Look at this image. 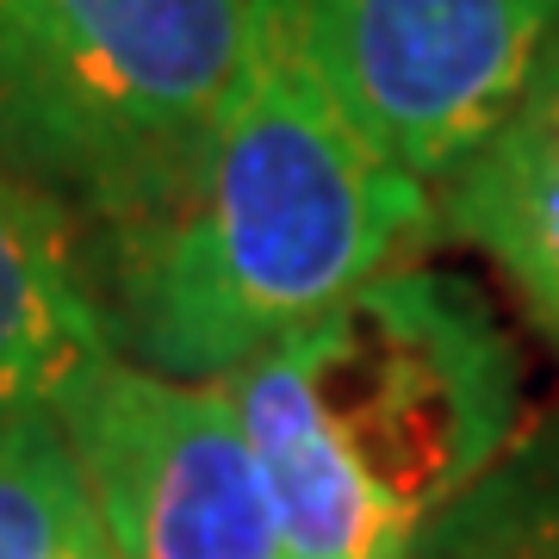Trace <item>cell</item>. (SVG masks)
<instances>
[{
  "label": "cell",
  "instance_id": "1",
  "mask_svg": "<svg viewBox=\"0 0 559 559\" xmlns=\"http://www.w3.org/2000/svg\"><path fill=\"white\" fill-rule=\"evenodd\" d=\"M436 230V187L348 119L293 13L255 0V44L200 168L150 218L94 237V280L119 355L230 380L411 267Z\"/></svg>",
  "mask_w": 559,
  "mask_h": 559
},
{
  "label": "cell",
  "instance_id": "2",
  "mask_svg": "<svg viewBox=\"0 0 559 559\" xmlns=\"http://www.w3.org/2000/svg\"><path fill=\"white\" fill-rule=\"evenodd\" d=\"M286 559H411L522 436V355L460 274L392 267L237 367Z\"/></svg>",
  "mask_w": 559,
  "mask_h": 559
},
{
  "label": "cell",
  "instance_id": "3",
  "mask_svg": "<svg viewBox=\"0 0 559 559\" xmlns=\"http://www.w3.org/2000/svg\"><path fill=\"white\" fill-rule=\"evenodd\" d=\"M255 44V0H0V162L81 224L187 187Z\"/></svg>",
  "mask_w": 559,
  "mask_h": 559
},
{
  "label": "cell",
  "instance_id": "4",
  "mask_svg": "<svg viewBox=\"0 0 559 559\" xmlns=\"http://www.w3.org/2000/svg\"><path fill=\"white\" fill-rule=\"evenodd\" d=\"M57 429L112 559H286L274 491L224 380H175L112 355L69 392Z\"/></svg>",
  "mask_w": 559,
  "mask_h": 559
},
{
  "label": "cell",
  "instance_id": "5",
  "mask_svg": "<svg viewBox=\"0 0 559 559\" xmlns=\"http://www.w3.org/2000/svg\"><path fill=\"white\" fill-rule=\"evenodd\" d=\"M348 119L441 187L528 87L559 0H280Z\"/></svg>",
  "mask_w": 559,
  "mask_h": 559
},
{
  "label": "cell",
  "instance_id": "6",
  "mask_svg": "<svg viewBox=\"0 0 559 559\" xmlns=\"http://www.w3.org/2000/svg\"><path fill=\"white\" fill-rule=\"evenodd\" d=\"M119 355L81 224L0 162V429L57 417Z\"/></svg>",
  "mask_w": 559,
  "mask_h": 559
},
{
  "label": "cell",
  "instance_id": "7",
  "mask_svg": "<svg viewBox=\"0 0 559 559\" xmlns=\"http://www.w3.org/2000/svg\"><path fill=\"white\" fill-rule=\"evenodd\" d=\"M441 237L479 249L547 342H559V32L503 124L436 187Z\"/></svg>",
  "mask_w": 559,
  "mask_h": 559
},
{
  "label": "cell",
  "instance_id": "8",
  "mask_svg": "<svg viewBox=\"0 0 559 559\" xmlns=\"http://www.w3.org/2000/svg\"><path fill=\"white\" fill-rule=\"evenodd\" d=\"M411 559H559V411L522 429Z\"/></svg>",
  "mask_w": 559,
  "mask_h": 559
},
{
  "label": "cell",
  "instance_id": "9",
  "mask_svg": "<svg viewBox=\"0 0 559 559\" xmlns=\"http://www.w3.org/2000/svg\"><path fill=\"white\" fill-rule=\"evenodd\" d=\"M0 559H112L57 417L0 429Z\"/></svg>",
  "mask_w": 559,
  "mask_h": 559
}]
</instances>
